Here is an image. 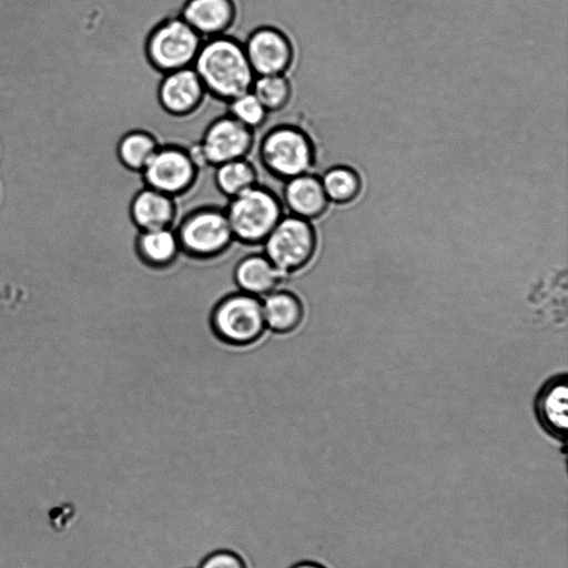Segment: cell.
<instances>
[{"label": "cell", "instance_id": "obj_3", "mask_svg": "<svg viewBox=\"0 0 568 568\" xmlns=\"http://www.w3.org/2000/svg\"><path fill=\"white\" fill-rule=\"evenodd\" d=\"M234 240L244 245H262L285 214L280 195L256 184L229 199L224 207Z\"/></svg>", "mask_w": 568, "mask_h": 568}, {"label": "cell", "instance_id": "obj_19", "mask_svg": "<svg viewBox=\"0 0 568 568\" xmlns=\"http://www.w3.org/2000/svg\"><path fill=\"white\" fill-rule=\"evenodd\" d=\"M160 144L158 138L149 130H129L115 142L114 156L124 170L140 174Z\"/></svg>", "mask_w": 568, "mask_h": 568}, {"label": "cell", "instance_id": "obj_21", "mask_svg": "<svg viewBox=\"0 0 568 568\" xmlns=\"http://www.w3.org/2000/svg\"><path fill=\"white\" fill-rule=\"evenodd\" d=\"M251 91L270 114L283 111L293 98V84L290 77L284 74L257 75Z\"/></svg>", "mask_w": 568, "mask_h": 568}, {"label": "cell", "instance_id": "obj_15", "mask_svg": "<svg viewBox=\"0 0 568 568\" xmlns=\"http://www.w3.org/2000/svg\"><path fill=\"white\" fill-rule=\"evenodd\" d=\"M535 412L541 427L558 440L566 439L568 423V385L566 374L548 379L540 388Z\"/></svg>", "mask_w": 568, "mask_h": 568}, {"label": "cell", "instance_id": "obj_5", "mask_svg": "<svg viewBox=\"0 0 568 568\" xmlns=\"http://www.w3.org/2000/svg\"><path fill=\"white\" fill-rule=\"evenodd\" d=\"M174 230L181 252L196 260L219 257L235 241L224 207L216 205L190 211Z\"/></svg>", "mask_w": 568, "mask_h": 568}, {"label": "cell", "instance_id": "obj_2", "mask_svg": "<svg viewBox=\"0 0 568 568\" xmlns=\"http://www.w3.org/2000/svg\"><path fill=\"white\" fill-rule=\"evenodd\" d=\"M257 155L263 169L282 182L311 172L316 162L312 138L293 123L270 128L258 141Z\"/></svg>", "mask_w": 568, "mask_h": 568}, {"label": "cell", "instance_id": "obj_4", "mask_svg": "<svg viewBox=\"0 0 568 568\" xmlns=\"http://www.w3.org/2000/svg\"><path fill=\"white\" fill-rule=\"evenodd\" d=\"M202 37L180 16L159 21L144 41V55L161 74L192 67L202 45Z\"/></svg>", "mask_w": 568, "mask_h": 568}, {"label": "cell", "instance_id": "obj_10", "mask_svg": "<svg viewBox=\"0 0 568 568\" xmlns=\"http://www.w3.org/2000/svg\"><path fill=\"white\" fill-rule=\"evenodd\" d=\"M243 47L250 65L257 75H288L296 49L292 38L273 24H261L246 36Z\"/></svg>", "mask_w": 568, "mask_h": 568}, {"label": "cell", "instance_id": "obj_17", "mask_svg": "<svg viewBox=\"0 0 568 568\" xmlns=\"http://www.w3.org/2000/svg\"><path fill=\"white\" fill-rule=\"evenodd\" d=\"M261 301L266 331L290 334L302 324L305 308L302 300L294 292L278 287Z\"/></svg>", "mask_w": 568, "mask_h": 568}, {"label": "cell", "instance_id": "obj_8", "mask_svg": "<svg viewBox=\"0 0 568 568\" xmlns=\"http://www.w3.org/2000/svg\"><path fill=\"white\" fill-rule=\"evenodd\" d=\"M255 145V132L227 113L212 120L200 140L187 150L200 170L247 158Z\"/></svg>", "mask_w": 568, "mask_h": 568}, {"label": "cell", "instance_id": "obj_24", "mask_svg": "<svg viewBox=\"0 0 568 568\" xmlns=\"http://www.w3.org/2000/svg\"><path fill=\"white\" fill-rule=\"evenodd\" d=\"M200 568H246L243 559L235 552L219 550L209 555Z\"/></svg>", "mask_w": 568, "mask_h": 568}, {"label": "cell", "instance_id": "obj_7", "mask_svg": "<svg viewBox=\"0 0 568 568\" xmlns=\"http://www.w3.org/2000/svg\"><path fill=\"white\" fill-rule=\"evenodd\" d=\"M262 245L263 253L288 277L314 257L316 231L311 221L285 213Z\"/></svg>", "mask_w": 568, "mask_h": 568}, {"label": "cell", "instance_id": "obj_22", "mask_svg": "<svg viewBox=\"0 0 568 568\" xmlns=\"http://www.w3.org/2000/svg\"><path fill=\"white\" fill-rule=\"evenodd\" d=\"M320 178L328 201L335 203H348L361 191L358 174L352 168L345 165L329 168Z\"/></svg>", "mask_w": 568, "mask_h": 568}, {"label": "cell", "instance_id": "obj_16", "mask_svg": "<svg viewBox=\"0 0 568 568\" xmlns=\"http://www.w3.org/2000/svg\"><path fill=\"white\" fill-rule=\"evenodd\" d=\"M239 291L264 297L281 287L287 278L264 253H253L241 258L233 272Z\"/></svg>", "mask_w": 568, "mask_h": 568}, {"label": "cell", "instance_id": "obj_18", "mask_svg": "<svg viewBox=\"0 0 568 568\" xmlns=\"http://www.w3.org/2000/svg\"><path fill=\"white\" fill-rule=\"evenodd\" d=\"M135 252L140 261L153 270H165L173 265L181 253L173 227L139 231Z\"/></svg>", "mask_w": 568, "mask_h": 568}, {"label": "cell", "instance_id": "obj_23", "mask_svg": "<svg viewBox=\"0 0 568 568\" xmlns=\"http://www.w3.org/2000/svg\"><path fill=\"white\" fill-rule=\"evenodd\" d=\"M226 105L229 115L254 132L265 124L270 115L251 90L235 97Z\"/></svg>", "mask_w": 568, "mask_h": 568}, {"label": "cell", "instance_id": "obj_11", "mask_svg": "<svg viewBox=\"0 0 568 568\" xmlns=\"http://www.w3.org/2000/svg\"><path fill=\"white\" fill-rule=\"evenodd\" d=\"M206 97V90L193 67L162 74L156 89L160 108L180 119L195 114Z\"/></svg>", "mask_w": 568, "mask_h": 568}, {"label": "cell", "instance_id": "obj_13", "mask_svg": "<svg viewBox=\"0 0 568 568\" xmlns=\"http://www.w3.org/2000/svg\"><path fill=\"white\" fill-rule=\"evenodd\" d=\"M179 16L204 40L227 34L236 6L233 0H186Z\"/></svg>", "mask_w": 568, "mask_h": 568}, {"label": "cell", "instance_id": "obj_6", "mask_svg": "<svg viewBox=\"0 0 568 568\" xmlns=\"http://www.w3.org/2000/svg\"><path fill=\"white\" fill-rule=\"evenodd\" d=\"M210 320L214 335L231 346H250L266 332L261 298L241 291L221 298Z\"/></svg>", "mask_w": 568, "mask_h": 568}, {"label": "cell", "instance_id": "obj_12", "mask_svg": "<svg viewBox=\"0 0 568 568\" xmlns=\"http://www.w3.org/2000/svg\"><path fill=\"white\" fill-rule=\"evenodd\" d=\"M280 197L285 213L308 221L321 217L329 202L321 178L312 172L284 181Z\"/></svg>", "mask_w": 568, "mask_h": 568}, {"label": "cell", "instance_id": "obj_20", "mask_svg": "<svg viewBox=\"0 0 568 568\" xmlns=\"http://www.w3.org/2000/svg\"><path fill=\"white\" fill-rule=\"evenodd\" d=\"M213 169L214 185L227 200L258 184L257 169L247 158L232 160Z\"/></svg>", "mask_w": 568, "mask_h": 568}, {"label": "cell", "instance_id": "obj_25", "mask_svg": "<svg viewBox=\"0 0 568 568\" xmlns=\"http://www.w3.org/2000/svg\"><path fill=\"white\" fill-rule=\"evenodd\" d=\"M291 568H325L323 565L314 562V561H302L298 562Z\"/></svg>", "mask_w": 568, "mask_h": 568}, {"label": "cell", "instance_id": "obj_1", "mask_svg": "<svg viewBox=\"0 0 568 568\" xmlns=\"http://www.w3.org/2000/svg\"><path fill=\"white\" fill-rule=\"evenodd\" d=\"M192 67L207 97L224 103L250 91L255 78L243 42L229 33L204 39Z\"/></svg>", "mask_w": 568, "mask_h": 568}, {"label": "cell", "instance_id": "obj_14", "mask_svg": "<svg viewBox=\"0 0 568 568\" xmlns=\"http://www.w3.org/2000/svg\"><path fill=\"white\" fill-rule=\"evenodd\" d=\"M175 200L163 192L143 185L130 200V220L139 231L173 227L178 215Z\"/></svg>", "mask_w": 568, "mask_h": 568}, {"label": "cell", "instance_id": "obj_9", "mask_svg": "<svg viewBox=\"0 0 568 568\" xmlns=\"http://www.w3.org/2000/svg\"><path fill=\"white\" fill-rule=\"evenodd\" d=\"M200 171L187 146L166 143L160 144L140 175L144 186L178 199L194 187Z\"/></svg>", "mask_w": 568, "mask_h": 568}]
</instances>
